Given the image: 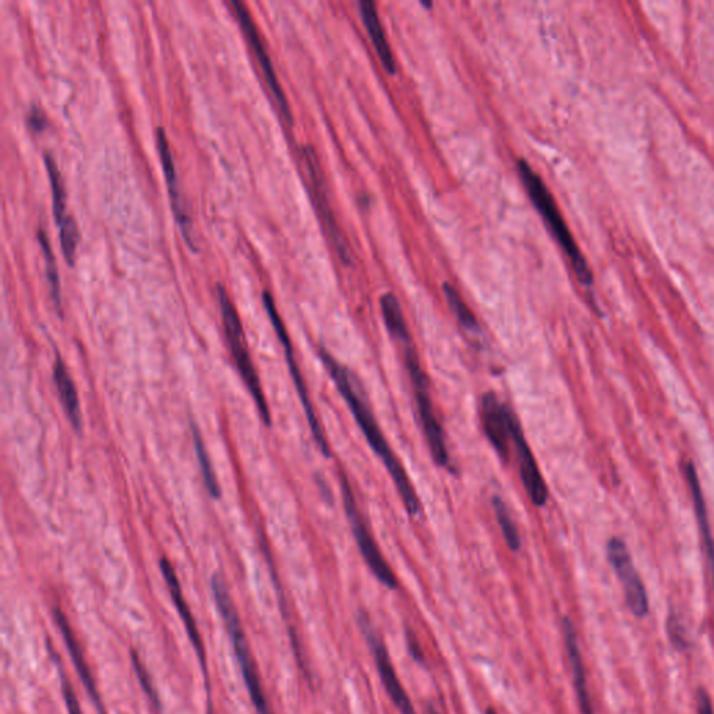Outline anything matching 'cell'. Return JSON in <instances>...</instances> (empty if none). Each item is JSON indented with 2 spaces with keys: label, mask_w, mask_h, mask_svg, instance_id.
<instances>
[{
  "label": "cell",
  "mask_w": 714,
  "mask_h": 714,
  "mask_svg": "<svg viewBox=\"0 0 714 714\" xmlns=\"http://www.w3.org/2000/svg\"><path fill=\"white\" fill-rule=\"evenodd\" d=\"M53 618H55L56 625H58L60 629V634H62L63 641L66 643V648L69 650L70 657H72L74 667H76L77 673H79L80 680L83 682L88 696L93 699L98 714H108L106 713L104 703H102L100 692H98L97 684H95L94 675L91 673L90 666H88L86 656H84L83 650L80 648L79 641H77L76 635H74L65 613H63L59 607H55V609H53Z\"/></svg>",
  "instance_id": "2e32d148"
},
{
  "label": "cell",
  "mask_w": 714,
  "mask_h": 714,
  "mask_svg": "<svg viewBox=\"0 0 714 714\" xmlns=\"http://www.w3.org/2000/svg\"><path fill=\"white\" fill-rule=\"evenodd\" d=\"M480 415H482L484 434L489 438L490 444L501 459L508 461L512 445V417L515 413L510 406L501 402L494 392H487L480 402Z\"/></svg>",
  "instance_id": "5bb4252c"
},
{
  "label": "cell",
  "mask_w": 714,
  "mask_h": 714,
  "mask_svg": "<svg viewBox=\"0 0 714 714\" xmlns=\"http://www.w3.org/2000/svg\"><path fill=\"white\" fill-rule=\"evenodd\" d=\"M426 710H427V714H441L440 712H438V710L436 708H434L433 705H430V703H429V705H427Z\"/></svg>",
  "instance_id": "836d02e7"
},
{
  "label": "cell",
  "mask_w": 714,
  "mask_h": 714,
  "mask_svg": "<svg viewBox=\"0 0 714 714\" xmlns=\"http://www.w3.org/2000/svg\"><path fill=\"white\" fill-rule=\"evenodd\" d=\"M405 636L406 646H408L410 657H412L417 664H424V659H426V657H424L422 645H420L416 632L410 627H405Z\"/></svg>",
  "instance_id": "f546056e"
},
{
  "label": "cell",
  "mask_w": 714,
  "mask_h": 714,
  "mask_svg": "<svg viewBox=\"0 0 714 714\" xmlns=\"http://www.w3.org/2000/svg\"><path fill=\"white\" fill-rule=\"evenodd\" d=\"M159 565H161L162 575H164L166 585H168L173 604H175L176 610H178L180 618H182L183 624H185L187 635H189L190 642L193 643V648L196 650L197 656H199L205 680H207V655H205L203 638H201L199 627H197V622L194 620L192 610H190L185 595H183L182 585H180L178 575H176L175 569H173L171 561H169L168 558H162V560L159 561Z\"/></svg>",
  "instance_id": "9a60e30c"
},
{
  "label": "cell",
  "mask_w": 714,
  "mask_h": 714,
  "mask_svg": "<svg viewBox=\"0 0 714 714\" xmlns=\"http://www.w3.org/2000/svg\"><path fill=\"white\" fill-rule=\"evenodd\" d=\"M59 229L63 257H65L66 263L73 267L80 239L79 226H77L76 219L67 215L65 221L59 225Z\"/></svg>",
  "instance_id": "4316f807"
},
{
  "label": "cell",
  "mask_w": 714,
  "mask_h": 714,
  "mask_svg": "<svg viewBox=\"0 0 714 714\" xmlns=\"http://www.w3.org/2000/svg\"><path fill=\"white\" fill-rule=\"evenodd\" d=\"M359 7L364 27L369 33L370 40L373 42V47L376 49L384 69L390 74L397 73V62H395L390 42H388L387 35H385L383 23H381L380 16H378L376 3L371 2V0H363V2L359 3Z\"/></svg>",
  "instance_id": "ac0fdd59"
},
{
  "label": "cell",
  "mask_w": 714,
  "mask_h": 714,
  "mask_svg": "<svg viewBox=\"0 0 714 714\" xmlns=\"http://www.w3.org/2000/svg\"><path fill=\"white\" fill-rule=\"evenodd\" d=\"M405 362L410 380H412L413 390H415L420 422H422L424 434H426L431 457L438 466L444 468V466L450 465V454H448L447 443H445L443 427L434 412L433 401L430 397L429 378L424 373L419 356L413 346H405Z\"/></svg>",
  "instance_id": "5b68a950"
},
{
  "label": "cell",
  "mask_w": 714,
  "mask_h": 714,
  "mask_svg": "<svg viewBox=\"0 0 714 714\" xmlns=\"http://www.w3.org/2000/svg\"><path fill=\"white\" fill-rule=\"evenodd\" d=\"M443 292L445 300H447L448 307H450L451 313L454 314L455 320L461 325L463 330L469 332V334H479L480 325L479 321L470 307L466 305L465 300L459 295L457 289L451 284L443 285Z\"/></svg>",
  "instance_id": "7402d4cb"
},
{
  "label": "cell",
  "mask_w": 714,
  "mask_h": 714,
  "mask_svg": "<svg viewBox=\"0 0 714 714\" xmlns=\"http://www.w3.org/2000/svg\"><path fill=\"white\" fill-rule=\"evenodd\" d=\"M564 629L565 648H567L569 664H571L572 675H574V685L576 695H578L579 708L582 714H595L593 712L592 699H590L588 681H586L585 666H583L582 653L579 649L578 635L574 622L571 618L565 617L562 620Z\"/></svg>",
  "instance_id": "e0dca14e"
},
{
  "label": "cell",
  "mask_w": 714,
  "mask_h": 714,
  "mask_svg": "<svg viewBox=\"0 0 714 714\" xmlns=\"http://www.w3.org/2000/svg\"><path fill=\"white\" fill-rule=\"evenodd\" d=\"M318 355H320L321 362H323L325 369H327L332 381H334L339 394L348 404L349 410L355 417L357 426L362 430L371 450L381 459L385 469L390 473L392 482L397 487L402 503L405 505L406 512L412 516L419 515L420 511H422V505H420L419 497H417L416 491L413 489L408 473L399 462L397 455L392 451L369 405L366 404L359 390H357L351 371L344 364L339 363L325 348H320Z\"/></svg>",
  "instance_id": "6da1fadb"
},
{
  "label": "cell",
  "mask_w": 714,
  "mask_h": 714,
  "mask_svg": "<svg viewBox=\"0 0 714 714\" xmlns=\"http://www.w3.org/2000/svg\"><path fill=\"white\" fill-rule=\"evenodd\" d=\"M668 635H670V641L673 643L675 648L680 650L688 648L689 643L687 634H685L681 621L678 620L675 615H670V617H668Z\"/></svg>",
  "instance_id": "f1b7e54d"
},
{
  "label": "cell",
  "mask_w": 714,
  "mask_h": 714,
  "mask_svg": "<svg viewBox=\"0 0 714 714\" xmlns=\"http://www.w3.org/2000/svg\"><path fill=\"white\" fill-rule=\"evenodd\" d=\"M493 508L494 512H496L497 522L498 525H500L505 543L516 553V551L521 550V536H519L518 528H516L507 504L504 503L503 498L496 496L493 498Z\"/></svg>",
  "instance_id": "484cf974"
},
{
  "label": "cell",
  "mask_w": 714,
  "mask_h": 714,
  "mask_svg": "<svg viewBox=\"0 0 714 714\" xmlns=\"http://www.w3.org/2000/svg\"><path fill=\"white\" fill-rule=\"evenodd\" d=\"M357 624H359L360 631H362L364 639H366L367 645H369L374 663H376L378 675H380L385 691H387L388 696H390L395 708H397L401 714H417L412 699L406 694L404 685L399 681L397 671H395L394 666H392L391 656L390 653H388L387 646H385L383 638L378 635L377 629L374 628L373 622H371L369 614H367L366 611H359Z\"/></svg>",
  "instance_id": "ba28073f"
},
{
  "label": "cell",
  "mask_w": 714,
  "mask_h": 714,
  "mask_svg": "<svg viewBox=\"0 0 714 714\" xmlns=\"http://www.w3.org/2000/svg\"><path fill=\"white\" fill-rule=\"evenodd\" d=\"M316 482H317L318 490L321 491V496H323V498H325V500H327L328 503H330V501H332V497H331V491H330V489H328L327 484H325L324 480L321 479L320 476H316Z\"/></svg>",
  "instance_id": "d6a6232c"
},
{
  "label": "cell",
  "mask_w": 714,
  "mask_h": 714,
  "mask_svg": "<svg viewBox=\"0 0 714 714\" xmlns=\"http://www.w3.org/2000/svg\"><path fill=\"white\" fill-rule=\"evenodd\" d=\"M263 303L265 310H267L268 317H270L272 327H274L279 341H281L282 346H284L286 362H288L289 371H291L293 384H295L296 391H298L300 402H302L303 409H305L307 423H309L311 434H313L314 440H316L317 447L320 448L321 454H323L325 458H331L330 444H328L323 427H321L320 420H318L316 415V410H314L309 391H307L305 378H303L302 371H300L298 362H296L291 338H289L284 321H282L281 316H279L277 307H275L274 299H272L270 292L265 291L263 293Z\"/></svg>",
  "instance_id": "52a82bcc"
},
{
  "label": "cell",
  "mask_w": 714,
  "mask_h": 714,
  "mask_svg": "<svg viewBox=\"0 0 714 714\" xmlns=\"http://www.w3.org/2000/svg\"><path fill=\"white\" fill-rule=\"evenodd\" d=\"M518 171L519 175H521L523 186H525L526 192H528L530 199L535 204L537 211L540 212L544 222L549 226L558 245L567 254L576 278L583 286H592L593 272L590 271L588 261L583 257L581 250L576 245L574 236H572L567 224H565V219L562 218L561 211L558 210L556 200H554L553 194L550 193L549 187L533 171L532 166L525 159H519Z\"/></svg>",
  "instance_id": "7a4b0ae2"
},
{
  "label": "cell",
  "mask_w": 714,
  "mask_h": 714,
  "mask_svg": "<svg viewBox=\"0 0 714 714\" xmlns=\"http://www.w3.org/2000/svg\"><path fill=\"white\" fill-rule=\"evenodd\" d=\"M271 714V713H270Z\"/></svg>",
  "instance_id": "8d00e7d4"
},
{
  "label": "cell",
  "mask_w": 714,
  "mask_h": 714,
  "mask_svg": "<svg viewBox=\"0 0 714 714\" xmlns=\"http://www.w3.org/2000/svg\"><path fill=\"white\" fill-rule=\"evenodd\" d=\"M44 161L47 166L49 182H51L53 217L59 226L67 217L65 186H63L62 176H60L58 165L52 155L45 154Z\"/></svg>",
  "instance_id": "cb8c5ba5"
},
{
  "label": "cell",
  "mask_w": 714,
  "mask_h": 714,
  "mask_svg": "<svg viewBox=\"0 0 714 714\" xmlns=\"http://www.w3.org/2000/svg\"><path fill=\"white\" fill-rule=\"evenodd\" d=\"M211 589L219 614H221L226 631H228L229 638H231L233 650H235V656L238 659L243 680H245L246 687L249 689L254 708L260 714H270L257 664L254 662L252 650H250L249 642H247L246 632L243 629L242 621H240L238 609H236L228 586H226L221 575L212 576Z\"/></svg>",
  "instance_id": "3957f363"
},
{
  "label": "cell",
  "mask_w": 714,
  "mask_h": 714,
  "mask_svg": "<svg viewBox=\"0 0 714 714\" xmlns=\"http://www.w3.org/2000/svg\"><path fill=\"white\" fill-rule=\"evenodd\" d=\"M231 6L233 7V12H235L236 17H238L240 26H242L243 31H245L247 41H249L250 47H252L258 63H260L261 72L264 74V79L267 81L271 94L274 95L275 101H277L284 118L288 120L289 125H292L293 118L291 106H289L284 90H282L281 84H279L274 65H272L267 49H265L264 42L261 40V35L258 33L256 23H254L252 16H250L249 10H247L245 3L239 2V0H232Z\"/></svg>",
  "instance_id": "8fae6325"
},
{
  "label": "cell",
  "mask_w": 714,
  "mask_h": 714,
  "mask_svg": "<svg viewBox=\"0 0 714 714\" xmlns=\"http://www.w3.org/2000/svg\"><path fill=\"white\" fill-rule=\"evenodd\" d=\"M55 659L56 664H58L60 684H62V695L63 699H65L67 712H69V714H83L79 699H77L76 692H74L72 682H70L69 678H67V675L65 674V671H63L62 664L59 663V657H56L55 655Z\"/></svg>",
  "instance_id": "83f0119b"
},
{
  "label": "cell",
  "mask_w": 714,
  "mask_h": 714,
  "mask_svg": "<svg viewBox=\"0 0 714 714\" xmlns=\"http://www.w3.org/2000/svg\"><path fill=\"white\" fill-rule=\"evenodd\" d=\"M486 714H498V713L493 708H489L486 710Z\"/></svg>",
  "instance_id": "e575fe53"
},
{
  "label": "cell",
  "mask_w": 714,
  "mask_h": 714,
  "mask_svg": "<svg viewBox=\"0 0 714 714\" xmlns=\"http://www.w3.org/2000/svg\"><path fill=\"white\" fill-rule=\"evenodd\" d=\"M302 153L303 159H305L307 173H309L314 201H316L317 210L320 212L321 218H323L325 228H327L328 233H330L335 252H337L339 260H341L342 263L351 265L353 263L351 245H349L348 239H346L342 229L339 228L334 211H332L330 197H328L327 183H325L323 169H321L320 161H318L316 150H314L313 147L306 146L303 147Z\"/></svg>",
  "instance_id": "9c48e42d"
},
{
  "label": "cell",
  "mask_w": 714,
  "mask_h": 714,
  "mask_svg": "<svg viewBox=\"0 0 714 714\" xmlns=\"http://www.w3.org/2000/svg\"><path fill=\"white\" fill-rule=\"evenodd\" d=\"M192 429L194 450H196V457L197 461H199L205 487H207L210 496L212 498H217L218 500V498L221 497V489H219V483L217 475H215V470L212 468L210 455H208L207 448H205L200 430L197 429V426H194V424Z\"/></svg>",
  "instance_id": "d4e9b609"
},
{
  "label": "cell",
  "mask_w": 714,
  "mask_h": 714,
  "mask_svg": "<svg viewBox=\"0 0 714 714\" xmlns=\"http://www.w3.org/2000/svg\"><path fill=\"white\" fill-rule=\"evenodd\" d=\"M217 292L226 339H228V345L229 348H231L236 367H238L240 376H242L243 381H245L247 390L250 391L254 402H256L258 412H260V416L263 417L265 426H271L270 408H268L267 401H265L260 378H258L256 367H254L249 349H247L245 332H243L242 323H240L238 310H236L235 305H233L224 286L218 285Z\"/></svg>",
  "instance_id": "277c9868"
},
{
  "label": "cell",
  "mask_w": 714,
  "mask_h": 714,
  "mask_svg": "<svg viewBox=\"0 0 714 714\" xmlns=\"http://www.w3.org/2000/svg\"><path fill=\"white\" fill-rule=\"evenodd\" d=\"M28 123H30L31 129L34 132L41 133L44 132L45 127H47V118H45L44 112L40 108L34 106L31 109L30 115H28Z\"/></svg>",
  "instance_id": "4dcf8cb0"
},
{
  "label": "cell",
  "mask_w": 714,
  "mask_h": 714,
  "mask_svg": "<svg viewBox=\"0 0 714 714\" xmlns=\"http://www.w3.org/2000/svg\"><path fill=\"white\" fill-rule=\"evenodd\" d=\"M607 558L624 588L628 609L636 618H645L649 614L648 592L636 571L627 544L618 537H613L607 544Z\"/></svg>",
  "instance_id": "30bf717a"
},
{
  "label": "cell",
  "mask_w": 714,
  "mask_h": 714,
  "mask_svg": "<svg viewBox=\"0 0 714 714\" xmlns=\"http://www.w3.org/2000/svg\"><path fill=\"white\" fill-rule=\"evenodd\" d=\"M512 447H514L516 459H518L519 476H521L526 494L536 507H544L549 500V489L544 482L542 472L537 466L535 455L530 450L528 440L523 433L518 417H512L511 424Z\"/></svg>",
  "instance_id": "4fadbf2b"
},
{
  "label": "cell",
  "mask_w": 714,
  "mask_h": 714,
  "mask_svg": "<svg viewBox=\"0 0 714 714\" xmlns=\"http://www.w3.org/2000/svg\"><path fill=\"white\" fill-rule=\"evenodd\" d=\"M157 147L162 169H164L166 185H168L169 197H171L176 224L179 226L187 247L192 252L197 253L199 249H197L196 233H194L192 218H190L189 212L186 211L185 203H183L182 193H180L179 189L178 172H176L175 161H173L171 147H169V140L164 127H159L157 130Z\"/></svg>",
  "instance_id": "7c38bea8"
},
{
  "label": "cell",
  "mask_w": 714,
  "mask_h": 714,
  "mask_svg": "<svg viewBox=\"0 0 714 714\" xmlns=\"http://www.w3.org/2000/svg\"><path fill=\"white\" fill-rule=\"evenodd\" d=\"M341 490L342 498H344V507L346 516H348L349 525H351L352 535L355 537L357 547L362 554L364 562L370 568L371 574L376 576L377 581L390 590L398 589V579L394 571L385 560L381 550L378 549L377 543L374 542V537L371 536L369 528L364 523L362 514L355 500V494L349 483L345 473L341 475Z\"/></svg>",
  "instance_id": "8992f818"
},
{
  "label": "cell",
  "mask_w": 714,
  "mask_h": 714,
  "mask_svg": "<svg viewBox=\"0 0 714 714\" xmlns=\"http://www.w3.org/2000/svg\"><path fill=\"white\" fill-rule=\"evenodd\" d=\"M38 242H40L42 253L45 258V268H47V278L49 292L55 309L62 316V288H60V277L56 258L53 256L51 242H49L47 233L44 231L38 232Z\"/></svg>",
  "instance_id": "603a6c76"
},
{
  "label": "cell",
  "mask_w": 714,
  "mask_h": 714,
  "mask_svg": "<svg viewBox=\"0 0 714 714\" xmlns=\"http://www.w3.org/2000/svg\"><path fill=\"white\" fill-rule=\"evenodd\" d=\"M380 306L388 332L401 344L410 345L408 324H406L404 311L399 305L397 296L391 292L385 293V295L381 296Z\"/></svg>",
  "instance_id": "44dd1931"
},
{
  "label": "cell",
  "mask_w": 714,
  "mask_h": 714,
  "mask_svg": "<svg viewBox=\"0 0 714 714\" xmlns=\"http://www.w3.org/2000/svg\"><path fill=\"white\" fill-rule=\"evenodd\" d=\"M53 380H55L56 390L59 392L60 401L74 430L81 431L83 429V419H81V408L79 394H77L76 385L69 371H67L65 363L60 357H56L55 366H53Z\"/></svg>",
  "instance_id": "d6986e66"
},
{
  "label": "cell",
  "mask_w": 714,
  "mask_h": 714,
  "mask_svg": "<svg viewBox=\"0 0 714 714\" xmlns=\"http://www.w3.org/2000/svg\"><path fill=\"white\" fill-rule=\"evenodd\" d=\"M685 476H687L689 489H691L696 516H698L699 525H701L703 540H705L706 553H708L710 568H712L714 582V542L712 533H710L705 498H703L701 483H699L698 473H696L694 463L688 462L687 465H685Z\"/></svg>",
  "instance_id": "ffe728a7"
},
{
  "label": "cell",
  "mask_w": 714,
  "mask_h": 714,
  "mask_svg": "<svg viewBox=\"0 0 714 714\" xmlns=\"http://www.w3.org/2000/svg\"><path fill=\"white\" fill-rule=\"evenodd\" d=\"M696 706H698V714H714L712 699L705 689H699L696 694Z\"/></svg>",
  "instance_id": "1f68e13d"
},
{
  "label": "cell",
  "mask_w": 714,
  "mask_h": 714,
  "mask_svg": "<svg viewBox=\"0 0 714 714\" xmlns=\"http://www.w3.org/2000/svg\"><path fill=\"white\" fill-rule=\"evenodd\" d=\"M208 714H214V713L211 712V708H210V710H208Z\"/></svg>",
  "instance_id": "d590c367"
}]
</instances>
